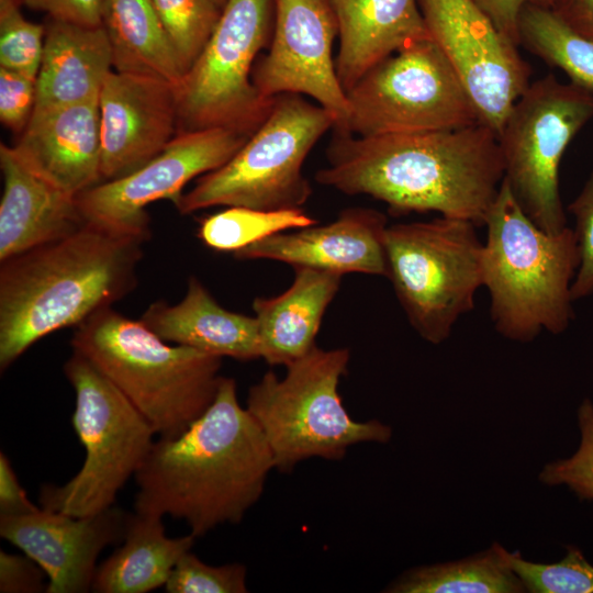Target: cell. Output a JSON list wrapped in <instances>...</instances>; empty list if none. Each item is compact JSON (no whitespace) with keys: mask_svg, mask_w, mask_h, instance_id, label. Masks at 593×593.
I'll return each instance as SVG.
<instances>
[{"mask_svg":"<svg viewBox=\"0 0 593 593\" xmlns=\"http://www.w3.org/2000/svg\"><path fill=\"white\" fill-rule=\"evenodd\" d=\"M317 183L384 202L391 214L437 212L482 226L504 179L499 134L475 124L357 136L334 131Z\"/></svg>","mask_w":593,"mask_h":593,"instance_id":"cell-1","label":"cell"},{"mask_svg":"<svg viewBox=\"0 0 593 593\" xmlns=\"http://www.w3.org/2000/svg\"><path fill=\"white\" fill-rule=\"evenodd\" d=\"M275 469L269 444L222 377L211 405L176 436H158L135 473V512L182 519L201 537L238 524Z\"/></svg>","mask_w":593,"mask_h":593,"instance_id":"cell-2","label":"cell"},{"mask_svg":"<svg viewBox=\"0 0 593 593\" xmlns=\"http://www.w3.org/2000/svg\"><path fill=\"white\" fill-rule=\"evenodd\" d=\"M149 237L86 223L0 267V369L43 337L128 294Z\"/></svg>","mask_w":593,"mask_h":593,"instance_id":"cell-3","label":"cell"},{"mask_svg":"<svg viewBox=\"0 0 593 593\" xmlns=\"http://www.w3.org/2000/svg\"><path fill=\"white\" fill-rule=\"evenodd\" d=\"M483 226L482 287L497 333L519 343L542 331L563 333L574 317L571 287L580 261L573 230L545 232L504 180Z\"/></svg>","mask_w":593,"mask_h":593,"instance_id":"cell-4","label":"cell"},{"mask_svg":"<svg viewBox=\"0 0 593 593\" xmlns=\"http://www.w3.org/2000/svg\"><path fill=\"white\" fill-rule=\"evenodd\" d=\"M89 360L142 413L158 436H176L213 402L222 357L170 345L141 320L101 309L71 338Z\"/></svg>","mask_w":593,"mask_h":593,"instance_id":"cell-5","label":"cell"},{"mask_svg":"<svg viewBox=\"0 0 593 593\" xmlns=\"http://www.w3.org/2000/svg\"><path fill=\"white\" fill-rule=\"evenodd\" d=\"M349 361L348 348L314 346L283 377L269 370L249 388L245 407L269 444L276 470L290 473L311 458L338 461L351 446L391 439L389 425L356 421L345 409L338 387Z\"/></svg>","mask_w":593,"mask_h":593,"instance_id":"cell-6","label":"cell"},{"mask_svg":"<svg viewBox=\"0 0 593 593\" xmlns=\"http://www.w3.org/2000/svg\"><path fill=\"white\" fill-rule=\"evenodd\" d=\"M336 116L302 94L275 98L261 125L222 167L201 176L175 205L181 214L211 206L303 209L312 195L303 165Z\"/></svg>","mask_w":593,"mask_h":593,"instance_id":"cell-7","label":"cell"},{"mask_svg":"<svg viewBox=\"0 0 593 593\" xmlns=\"http://www.w3.org/2000/svg\"><path fill=\"white\" fill-rule=\"evenodd\" d=\"M74 388V429L85 448L80 470L65 484L41 488V507L87 516L113 506L149 452L152 425L124 394L80 354L64 365Z\"/></svg>","mask_w":593,"mask_h":593,"instance_id":"cell-8","label":"cell"},{"mask_svg":"<svg viewBox=\"0 0 593 593\" xmlns=\"http://www.w3.org/2000/svg\"><path fill=\"white\" fill-rule=\"evenodd\" d=\"M477 227L447 216L387 227V278L411 326L427 343L445 342L474 307L483 284Z\"/></svg>","mask_w":593,"mask_h":593,"instance_id":"cell-9","label":"cell"},{"mask_svg":"<svg viewBox=\"0 0 593 593\" xmlns=\"http://www.w3.org/2000/svg\"><path fill=\"white\" fill-rule=\"evenodd\" d=\"M273 0H227L201 54L176 88L178 133L225 127L250 136L275 98L262 97L251 72L270 44Z\"/></svg>","mask_w":593,"mask_h":593,"instance_id":"cell-10","label":"cell"},{"mask_svg":"<svg viewBox=\"0 0 593 593\" xmlns=\"http://www.w3.org/2000/svg\"><path fill=\"white\" fill-rule=\"evenodd\" d=\"M593 119V93L549 74L530 82L499 133L504 181L545 232L567 227L559 170L575 135Z\"/></svg>","mask_w":593,"mask_h":593,"instance_id":"cell-11","label":"cell"},{"mask_svg":"<svg viewBox=\"0 0 593 593\" xmlns=\"http://www.w3.org/2000/svg\"><path fill=\"white\" fill-rule=\"evenodd\" d=\"M347 99L344 133L357 136L454 130L481 122L432 37L374 65L347 92Z\"/></svg>","mask_w":593,"mask_h":593,"instance_id":"cell-12","label":"cell"},{"mask_svg":"<svg viewBox=\"0 0 593 593\" xmlns=\"http://www.w3.org/2000/svg\"><path fill=\"white\" fill-rule=\"evenodd\" d=\"M248 138L225 127L178 133L135 171L78 194L81 214L88 223L150 237L146 206L158 200L176 205L192 179L225 165Z\"/></svg>","mask_w":593,"mask_h":593,"instance_id":"cell-13","label":"cell"},{"mask_svg":"<svg viewBox=\"0 0 593 593\" xmlns=\"http://www.w3.org/2000/svg\"><path fill=\"white\" fill-rule=\"evenodd\" d=\"M432 40L472 100L480 121L500 133L528 87L529 64L473 0H418Z\"/></svg>","mask_w":593,"mask_h":593,"instance_id":"cell-14","label":"cell"},{"mask_svg":"<svg viewBox=\"0 0 593 593\" xmlns=\"http://www.w3.org/2000/svg\"><path fill=\"white\" fill-rule=\"evenodd\" d=\"M273 2L269 49L251 72L255 88L265 98L305 94L336 116L334 131L344 132L348 99L332 55L338 25L331 4L327 0Z\"/></svg>","mask_w":593,"mask_h":593,"instance_id":"cell-15","label":"cell"},{"mask_svg":"<svg viewBox=\"0 0 593 593\" xmlns=\"http://www.w3.org/2000/svg\"><path fill=\"white\" fill-rule=\"evenodd\" d=\"M99 118L101 179L108 181L145 165L177 135L176 86L112 70L99 93Z\"/></svg>","mask_w":593,"mask_h":593,"instance_id":"cell-16","label":"cell"},{"mask_svg":"<svg viewBox=\"0 0 593 593\" xmlns=\"http://www.w3.org/2000/svg\"><path fill=\"white\" fill-rule=\"evenodd\" d=\"M128 514L114 506L87 516L40 507L0 517V536L43 569L47 593H86L92 589L101 551L122 542Z\"/></svg>","mask_w":593,"mask_h":593,"instance_id":"cell-17","label":"cell"},{"mask_svg":"<svg viewBox=\"0 0 593 593\" xmlns=\"http://www.w3.org/2000/svg\"><path fill=\"white\" fill-rule=\"evenodd\" d=\"M385 215L370 208H348L325 225L280 232L233 253L239 260H273L339 275L388 277Z\"/></svg>","mask_w":593,"mask_h":593,"instance_id":"cell-18","label":"cell"},{"mask_svg":"<svg viewBox=\"0 0 593 593\" xmlns=\"http://www.w3.org/2000/svg\"><path fill=\"white\" fill-rule=\"evenodd\" d=\"M12 148L33 171L69 194L100 183L99 98L33 111Z\"/></svg>","mask_w":593,"mask_h":593,"instance_id":"cell-19","label":"cell"},{"mask_svg":"<svg viewBox=\"0 0 593 593\" xmlns=\"http://www.w3.org/2000/svg\"><path fill=\"white\" fill-rule=\"evenodd\" d=\"M0 262L64 238L87 223L77 197L33 171L12 146L0 145Z\"/></svg>","mask_w":593,"mask_h":593,"instance_id":"cell-20","label":"cell"},{"mask_svg":"<svg viewBox=\"0 0 593 593\" xmlns=\"http://www.w3.org/2000/svg\"><path fill=\"white\" fill-rule=\"evenodd\" d=\"M338 25L335 66L347 93L374 65L430 38L418 0H327Z\"/></svg>","mask_w":593,"mask_h":593,"instance_id":"cell-21","label":"cell"},{"mask_svg":"<svg viewBox=\"0 0 593 593\" xmlns=\"http://www.w3.org/2000/svg\"><path fill=\"white\" fill-rule=\"evenodd\" d=\"M139 320L167 343L239 361L261 359L256 317L224 309L193 276L180 302H154Z\"/></svg>","mask_w":593,"mask_h":593,"instance_id":"cell-22","label":"cell"},{"mask_svg":"<svg viewBox=\"0 0 593 593\" xmlns=\"http://www.w3.org/2000/svg\"><path fill=\"white\" fill-rule=\"evenodd\" d=\"M112 67L103 25L85 26L49 18L36 76L34 111L99 98Z\"/></svg>","mask_w":593,"mask_h":593,"instance_id":"cell-23","label":"cell"},{"mask_svg":"<svg viewBox=\"0 0 593 593\" xmlns=\"http://www.w3.org/2000/svg\"><path fill=\"white\" fill-rule=\"evenodd\" d=\"M342 278L336 272L295 267L293 281L284 292L253 301L261 359L270 366L287 367L316 346L323 316Z\"/></svg>","mask_w":593,"mask_h":593,"instance_id":"cell-24","label":"cell"},{"mask_svg":"<svg viewBox=\"0 0 593 593\" xmlns=\"http://www.w3.org/2000/svg\"><path fill=\"white\" fill-rule=\"evenodd\" d=\"M195 536L168 537L163 517L128 514L120 547L98 566L92 590L99 593H147L165 586L178 560L191 550Z\"/></svg>","mask_w":593,"mask_h":593,"instance_id":"cell-25","label":"cell"},{"mask_svg":"<svg viewBox=\"0 0 593 593\" xmlns=\"http://www.w3.org/2000/svg\"><path fill=\"white\" fill-rule=\"evenodd\" d=\"M102 25L116 71L180 85L182 68L152 0H103Z\"/></svg>","mask_w":593,"mask_h":593,"instance_id":"cell-26","label":"cell"},{"mask_svg":"<svg viewBox=\"0 0 593 593\" xmlns=\"http://www.w3.org/2000/svg\"><path fill=\"white\" fill-rule=\"evenodd\" d=\"M505 548L493 544L466 559L421 566L402 573L390 593H521L526 589L505 560Z\"/></svg>","mask_w":593,"mask_h":593,"instance_id":"cell-27","label":"cell"},{"mask_svg":"<svg viewBox=\"0 0 593 593\" xmlns=\"http://www.w3.org/2000/svg\"><path fill=\"white\" fill-rule=\"evenodd\" d=\"M518 29L519 45L593 93V40L566 26L549 8L538 5L522 10Z\"/></svg>","mask_w":593,"mask_h":593,"instance_id":"cell-28","label":"cell"},{"mask_svg":"<svg viewBox=\"0 0 593 593\" xmlns=\"http://www.w3.org/2000/svg\"><path fill=\"white\" fill-rule=\"evenodd\" d=\"M315 224L317 220L303 209L269 211L227 206L200 221L198 237L212 249L234 253L276 233Z\"/></svg>","mask_w":593,"mask_h":593,"instance_id":"cell-29","label":"cell"},{"mask_svg":"<svg viewBox=\"0 0 593 593\" xmlns=\"http://www.w3.org/2000/svg\"><path fill=\"white\" fill-rule=\"evenodd\" d=\"M183 76L197 60L221 15L212 0H152Z\"/></svg>","mask_w":593,"mask_h":593,"instance_id":"cell-30","label":"cell"},{"mask_svg":"<svg viewBox=\"0 0 593 593\" xmlns=\"http://www.w3.org/2000/svg\"><path fill=\"white\" fill-rule=\"evenodd\" d=\"M566 557L553 563H538L525 560L519 552L505 549V560L523 582L526 592L532 593H592L593 566L582 551L572 545Z\"/></svg>","mask_w":593,"mask_h":593,"instance_id":"cell-31","label":"cell"},{"mask_svg":"<svg viewBox=\"0 0 593 593\" xmlns=\"http://www.w3.org/2000/svg\"><path fill=\"white\" fill-rule=\"evenodd\" d=\"M21 5V0H0V67L36 79L45 26L26 20Z\"/></svg>","mask_w":593,"mask_h":593,"instance_id":"cell-32","label":"cell"},{"mask_svg":"<svg viewBox=\"0 0 593 593\" xmlns=\"http://www.w3.org/2000/svg\"><path fill=\"white\" fill-rule=\"evenodd\" d=\"M246 577L242 563L211 566L190 550L178 560L164 588L168 593H245Z\"/></svg>","mask_w":593,"mask_h":593,"instance_id":"cell-33","label":"cell"},{"mask_svg":"<svg viewBox=\"0 0 593 593\" xmlns=\"http://www.w3.org/2000/svg\"><path fill=\"white\" fill-rule=\"evenodd\" d=\"M581 433L575 454L547 463L539 473L546 485L566 484L580 501H593V402L584 399L578 409Z\"/></svg>","mask_w":593,"mask_h":593,"instance_id":"cell-34","label":"cell"},{"mask_svg":"<svg viewBox=\"0 0 593 593\" xmlns=\"http://www.w3.org/2000/svg\"><path fill=\"white\" fill-rule=\"evenodd\" d=\"M568 211L574 217L580 258L571 287L572 299L577 301L593 294V170Z\"/></svg>","mask_w":593,"mask_h":593,"instance_id":"cell-35","label":"cell"},{"mask_svg":"<svg viewBox=\"0 0 593 593\" xmlns=\"http://www.w3.org/2000/svg\"><path fill=\"white\" fill-rule=\"evenodd\" d=\"M36 99V79L0 67V120L15 133L27 125Z\"/></svg>","mask_w":593,"mask_h":593,"instance_id":"cell-36","label":"cell"},{"mask_svg":"<svg viewBox=\"0 0 593 593\" xmlns=\"http://www.w3.org/2000/svg\"><path fill=\"white\" fill-rule=\"evenodd\" d=\"M43 569L29 556L0 551V592H46Z\"/></svg>","mask_w":593,"mask_h":593,"instance_id":"cell-37","label":"cell"},{"mask_svg":"<svg viewBox=\"0 0 593 593\" xmlns=\"http://www.w3.org/2000/svg\"><path fill=\"white\" fill-rule=\"evenodd\" d=\"M27 8L46 12L51 19L85 26L102 25L103 0H21Z\"/></svg>","mask_w":593,"mask_h":593,"instance_id":"cell-38","label":"cell"},{"mask_svg":"<svg viewBox=\"0 0 593 593\" xmlns=\"http://www.w3.org/2000/svg\"><path fill=\"white\" fill-rule=\"evenodd\" d=\"M499 31L519 46V15L526 5L549 8L550 0H473Z\"/></svg>","mask_w":593,"mask_h":593,"instance_id":"cell-39","label":"cell"},{"mask_svg":"<svg viewBox=\"0 0 593 593\" xmlns=\"http://www.w3.org/2000/svg\"><path fill=\"white\" fill-rule=\"evenodd\" d=\"M20 484L8 457L0 454V517L20 516L38 510Z\"/></svg>","mask_w":593,"mask_h":593,"instance_id":"cell-40","label":"cell"},{"mask_svg":"<svg viewBox=\"0 0 593 593\" xmlns=\"http://www.w3.org/2000/svg\"><path fill=\"white\" fill-rule=\"evenodd\" d=\"M549 9L566 26L593 40V0H550Z\"/></svg>","mask_w":593,"mask_h":593,"instance_id":"cell-41","label":"cell"},{"mask_svg":"<svg viewBox=\"0 0 593 593\" xmlns=\"http://www.w3.org/2000/svg\"><path fill=\"white\" fill-rule=\"evenodd\" d=\"M221 10L226 4L227 0H212Z\"/></svg>","mask_w":593,"mask_h":593,"instance_id":"cell-42","label":"cell"}]
</instances>
